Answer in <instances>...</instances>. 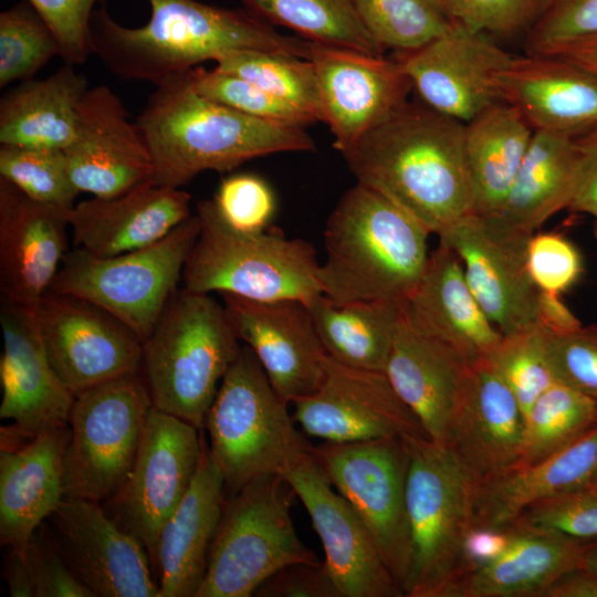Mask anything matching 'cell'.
I'll list each match as a JSON object with an SVG mask.
<instances>
[{
  "instance_id": "cell-1",
  "label": "cell",
  "mask_w": 597,
  "mask_h": 597,
  "mask_svg": "<svg viewBox=\"0 0 597 597\" xmlns=\"http://www.w3.org/2000/svg\"><path fill=\"white\" fill-rule=\"evenodd\" d=\"M464 123L406 102L342 153L357 182L439 235L473 210Z\"/></svg>"
},
{
  "instance_id": "cell-2",
  "label": "cell",
  "mask_w": 597,
  "mask_h": 597,
  "mask_svg": "<svg viewBox=\"0 0 597 597\" xmlns=\"http://www.w3.org/2000/svg\"><path fill=\"white\" fill-rule=\"evenodd\" d=\"M146 24L127 28L106 6L91 21L93 54L121 80L157 85L206 61L242 50L266 51L308 59L310 42L280 33L245 9H227L197 0H147Z\"/></svg>"
},
{
  "instance_id": "cell-3",
  "label": "cell",
  "mask_w": 597,
  "mask_h": 597,
  "mask_svg": "<svg viewBox=\"0 0 597 597\" xmlns=\"http://www.w3.org/2000/svg\"><path fill=\"white\" fill-rule=\"evenodd\" d=\"M188 72L155 85L135 119L151 154L156 185L181 188L207 170L231 171L258 157L315 150L304 127L212 102L193 88Z\"/></svg>"
},
{
  "instance_id": "cell-4",
  "label": "cell",
  "mask_w": 597,
  "mask_h": 597,
  "mask_svg": "<svg viewBox=\"0 0 597 597\" xmlns=\"http://www.w3.org/2000/svg\"><path fill=\"white\" fill-rule=\"evenodd\" d=\"M430 232L398 205L356 182L326 222V259L317 280L334 305L381 301L405 305L427 262Z\"/></svg>"
},
{
  "instance_id": "cell-5",
  "label": "cell",
  "mask_w": 597,
  "mask_h": 597,
  "mask_svg": "<svg viewBox=\"0 0 597 597\" xmlns=\"http://www.w3.org/2000/svg\"><path fill=\"white\" fill-rule=\"evenodd\" d=\"M241 348L222 302L208 293L178 290L143 343L140 373L153 406L203 429Z\"/></svg>"
},
{
  "instance_id": "cell-6",
  "label": "cell",
  "mask_w": 597,
  "mask_h": 597,
  "mask_svg": "<svg viewBox=\"0 0 597 597\" xmlns=\"http://www.w3.org/2000/svg\"><path fill=\"white\" fill-rule=\"evenodd\" d=\"M290 402L270 383L253 352H241L224 375L207 412L205 429L226 498L256 478L280 474L313 453L297 429Z\"/></svg>"
},
{
  "instance_id": "cell-7",
  "label": "cell",
  "mask_w": 597,
  "mask_h": 597,
  "mask_svg": "<svg viewBox=\"0 0 597 597\" xmlns=\"http://www.w3.org/2000/svg\"><path fill=\"white\" fill-rule=\"evenodd\" d=\"M411 564L407 597H449L463 573L462 546L481 482L447 446L405 437Z\"/></svg>"
},
{
  "instance_id": "cell-8",
  "label": "cell",
  "mask_w": 597,
  "mask_h": 597,
  "mask_svg": "<svg viewBox=\"0 0 597 597\" xmlns=\"http://www.w3.org/2000/svg\"><path fill=\"white\" fill-rule=\"evenodd\" d=\"M200 229L187 256L184 289L229 293L255 301L296 300L308 305L322 294L314 247L270 227L241 232L229 227L211 199L198 201Z\"/></svg>"
},
{
  "instance_id": "cell-9",
  "label": "cell",
  "mask_w": 597,
  "mask_h": 597,
  "mask_svg": "<svg viewBox=\"0 0 597 597\" xmlns=\"http://www.w3.org/2000/svg\"><path fill=\"white\" fill-rule=\"evenodd\" d=\"M293 495L282 475L269 474L226 498L196 597L254 596L281 568L320 562L294 527Z\"/></svg>"
},
{
  "instance_id": "cell-10",
  "label": "cell",
  "mask_w": 597,
  "mask_h": 597,
  "mask_svg": "<svg viewBox=\"0 0 597 597\" xmlns=\"http://www.w3.org/2000/svg\"><path fill=\"white\" fill-rule=\"evenodd\" d=\"M199 229L195 213L161 240L126 253L97 256L74 248L49 291L97 305L144 343L178 291Z\"/></svg>"
},
{
  "instance_id": "cell-11",
  "label": "cell",
  "mask_w": 597,
  "mask_h": 597,
  "mask_svg": "<svg viewBox=\"0 0 597 597\" xmlns=\"http://www.w3.org/2000/svg\"><path fill=\"white\" fill-rule=\"evenodd\" d=\"M151 407L142 373L75 396L63 458L65 499L105 503L118 492L137 457Z\"/></svg>"
},
{
  "instance_id": "cell-12",
  "label": "cell",
  "mask_w": 597,
  "mask_h": 597,
  "mask_svg": "<svg viewBox=\"0 0 597 597\" xmlns=\"http://www.w3.org/2000/svg\"><path fill=\"white\" fill-rule=\"evenodd\" d=\"M313 457L370 532L404 596L411 564L405 438L314 446Z\"/></svg>"
},
{
  "instance_id": "cell-13",
  "label": "cell",
  "mask_w": 597,
  "mask_h": 597,
  "mask_svg": "<svg viewBox=\"0 0 597 597\" xmlns=\"http://www.w3.org/2000/svg\"><path fill=\"white\" fill-rule=\"evenodd\" d=\"M202 433L203 429L153 406L126 481L103 503L107 514L145 546L150 564L163 526L197 472Z\"/></svg>"
},
{
  "instance_id": "cell-14",
  "label": "cell",
  "mask_w": 597,
  "mask_h": 597,
  "mask_svg": "<svg viewBox=\"0 0 597 597\" xmlns=\"http://www.w3.org/2000/svg\"><path fill=\"white\" fill-rule=\"evenodd\" d=\"M533 234L471 212L438 235L460 259L474 297L502 335L537 324L540 290L527 268Z\"/></svg>"
},
{
  "instance_id": "cell-15",
  "label": "cell",
  "mask_w": 597,
  "mask_h": 597,
  "mask_svg": "<svg viewBox=\"0 0 597 597\" xmlns=\"http://www.w3.org/2000/svg\"><path fill=\"white\" fill-rule=\"evenodd\" d=\"M34 311L49 360L74 396L140 373L142 341L105 310L86 300L49 291Z\"/></svg>"
},
{
  "instance_id": "cell-16",
  "label": "cell",
  "mask_w": 597,
  "mask_h": 597,
  "mask_svg": "<svg viewBox=\"0 0 597 597\" xmlns=\"http://www.w3.org/2000/svg\"><path fill=\"white\" fill-rule=\"evenodd\" d=\"M292 405L303 433L326 442L428 438L385 371L345 366L328 356L318 388Z\"/></svg>"
},
{
  "instance_id": "cell-17",
  "label": "cell",
  "mask_w": 597,
  "mask_h": 597,
  "mask_svg": "<svg viewBox=\"0 0 597 597\" xmlns=\"http://www.w3.org/2000/svg\"><path fill=\"white\" fill-rule=\"evenodd\" d=\"M46 523L66 565L94 597H159L145 546L102 503L64 499Z\"/></svg>"
},
{
  "instance_id": "cell-18",
  "label": "cell",
  "mask_w": 597,
  "mask_h": 597,
  "mask_svg": "<svg viewBox=\"0 0 597 597\" xmlns=\"http://www.w3.org/2000/svg\"><path fill=\"white\" fill-rule=\"evenodd\" d=\"M512 56L490 35L454 21L444 33L397 60L422 103L467 123L502 101L500 77Z\"/></svg>"
},
{
  "instance_id": "cell-19",
  "label": "cell",
  "mask_w": 597,
  "mask_h": 597,
  "mask_svg": "<svg viewBox=\"0 0 597 597\" xmlns=\"http://www.w3.org/2000/svg\"><path fill=\"white\" fill-rule=\"evenodd\" d=\"M307 60L317 80L322 122L341 154L404 105L412 90L397 59L310 42Z\"/></svg>"
},
{
  "instance_id": "cell-20",
  "label": "cell",
  "mask_w": 597,
  "mask_h": 597,
  "mask_svg": "<svg viewBox=\"0 0 597 597\" xmlns=\"http://www.w3.org/2000/svg\"><path fill=\"white\" fill-rule=\"evenodd\" d=\"M282 476L311 517L339 597L402 596L370 532L313 453Z\"/></svg>"
},
{
  "instance_id": "cell-21",
  "label": "cell",
  "mask_w": 597,
  "mask_h": 597,
  "mask_svg": "<svg viewBox=\"0 0 597 597\" xmlns=\"http://www.w3.org/2000/svg\"><path fill=\"white\" fill-rule=\"evenodd\" d=\"M128 117L123 101L107 85L84 93L74 139L63 149L80 192L109 198L154 181L151 154Z\"/></svg>"
},
{
  "instance_id": "cell-22",
  "label": "cell",
  "mask_w": 597,
  "mask_h": 597,
  "mask_svg": "<svg viewBox=\"0 0 597 597\" xmlns=\"http://www.w3.org/2000/svg\"><path fill=\"white\" fill-rule=\"evenodd\" d=\"M219 295L238 338L253 352L283 399L292 404L318 388L327 355L306 304Z\"/></svg>"
},
{
  "instance_id": "cell-23",
  "label": "cell",
  "mask_w": 597,
  "mask_h": 597,
  "mask_svg": "<svg viewBox=\"0 0 597 597\" xmlns=\"http://www.w3.org/2000/svg\"><path fill=\"white\" fill-rule=\"evenodd\" d=\"M0 418L6 431L22 441L69 426L74 394L61 381L46 355L34 306L1 300Z\"/></svg>"
},
{
  "instance_id": "cell-24",
  "label": "cell",
  "mask_w": 597,
  "mask_h": 597,
  "mask_svg": "<svg viewBox=\"0 0 597 597\" xmlns=\"http://www.w3.org/2000/svg\"><path fill=\"white\" fill-rule=\"evenodd\" d=\"M71 210L38 202L0 178V291L35 306L67 251Z\"/></svg>"
},
{
  "instance_id": "cell-25",
  "label": "cell",
  "mask_w": 597,
  "mask_h": 597,
  "mask_svg": "<svg viewBox=\"0 0 597 597\" xmlns=\"http://www.w3.org/2000/svg\"><path fill=\"white\" fill-rule=\"evenodd\" d=\"M523 431L524 416L511 389L486 359L471 365L444 446L482 483L516 465Z\"/></svg>"
},
{
  "instance_id": "cell-26",
  "label": "cell",
  "mask_w": 597,
  "mask_h": 597,
  "mask_svg": "<svg viewBox=\"0 0 597 597\" xmlns=\"http://www.w3.org/2000/svg\"><path fill=\"white\" fill-rule=\"evenodd\" d=\"M402 316L416 332L443 344L469 365L485 359L503 336L474 297L460 259L441 243L429 254Z\"/></svg>"
},
{
  "instance_id": "cell-27",
  "label": "cell",
  "mask_w": 597,
  "mask_h": 597,
  "mask_svg": "<svg viewBox=\"0 0 597 597\" xmlns=\"http://www.w3.org/2000/svg\"><path fill=\"white\" fill-rule=\"evenodd\" d=\"M190 202L191 195L181 188L154 181L119 196L80 201L70 213L74 248L113 256L148 247L191 216Z\"/></svg>"
},
{
  "instance_id": "cell-28",
  "label": "cell",
  "mask_w": 597,
  "mask_h": 597,
  "mask_svg": "<svg viewBox=\"0 0 597 597\" xmlns=\"http://www.w3.org/2000/svg\"><path fill=\"white\" fill-rule=\"evenodd\" d=\"M500 90L534 132L574 137L597 124V76L561 56L513 55Z\"/></svg>"
},
{
  "instance_id": "cell-29",
  "label": "cell",
  "mask_w": 597,
  "mask_h": 597,
  "mask_svg": "<svg viewBox=\"0 0 597 597\" xmlns=\"http://www.w3.org/2000/svg\"><path fill=\"white\" fill-rule=\"evenodd\" d=\"M224 501L223 479L202 433L195 478L158 536L151 567L159 597H196Z\"/></svg>"
},
{
  "instance_id": "cell-30",
  "label": "cell",
  "mask_w": 597,
  "mask_h": 597,
  "mask_svg": "<svg viewBox=\"0 0 597 597\" xmlns=\"http://www.w3.org/2000/svg\"><path fill=\"white\" fill-rule=\"evenodd\" d=\"M70 437V426H64L1 449V546L24 553L36 528L65 499L63 458Z\"/></svg>"
},
{
  "instance_id": "cell-31",
  "label": "cell",
  "mask_w": 597,
  "mask_h": 597,
  "mask_svg": "<svg viewBox=\"0 0 597 597\" xmlns=\"http://www.w3.org/2000/svg\"><path fill=\"white\" fill-rule=\"evenodd\" d=\"M494 561L464 572L449 597H542L563 574L580 567L591 541H580L517 520Z\"/></svg>"
},
{
  "instance_id": "cell-32",
  "label": "cell",
  "mask_w": 597,
  "mask_h": 597,
  "mask_svg": "<svg viewBox=\"0 0 597 597\" xmlns=\"http://www.w3.org/2000/svg\"><path fill=\"white\" fill-rule=\"evenodd\" d=\"M470 366L443 344L416 332L402 316L385 373L428 438L446 444Z\"/></svg>"
},
{
  "instance_id": "cell-33",
  "label": "cell",
  "mask_w": 597,
  "mask_h": 597,
  "mask_svg": "<svg viewBox=\"0 0 597 597\" xmlns=\"http://www.w3.org/2000/svg\"><path fill=\"white\" fill-rule=\"evenodd\" d=\"M597 478V426L578 440L528 465H516L479 486L473 525L505 527L533 504L591 486Z\"/></svg>"
},
{
  "instance_id": "cell-34",
  "label": "cell",
  "mask_w": 597,
  "mask_h": 597,
  "mask_svg": "<svg viewBox=\"0 0 597 597\" xmlns=\"http://www.w3.org/2000/svg\"><path fill=\"white\" fill-rule=\"evenodd\" d=\"M87 88L86 76L70 64L46 78L20 82L0 101V145L65 149Z\"/></svg>"
},
{
  "instance_id": "cell-35",
  "label": "cell",
  "mask_w": 597,
  "mask_h": 597,
  "mask_svg": "<svg viewBox=\"0 0 597 597\" xmlns=\"http://www.w3.org/2000/svg\"><path fill=\"white\" fill-rule=\"evenodd\" d=\"M578 178L579 154L574 137L534 132L504 203L494 217L533 234L552 216L568 210Z\"/></svg>"
},
{
  "instance_id": "cell-36",
  "label": "cell",
  "mask_w": 597,
  "mask_h": 597,
  "mask_svg": "<svg viewBox=\"0 0 597 597\" xmlns=\"http://www.w3.org/2000/svg\"><path fill=\"white\" fill-rule=\"evenodd\" d=\"M534 129L506 102H498L464 123V153L473 213L494 216L502 208L533 138Z\"/></svg>"
},
{
  "instance_id": "cell-37",
  "label": "cell",
  "mask_w": 597,
  "mask_h": 597,
  "mask_svg": "<svg viewBox=\"0 0 597 597\" xmlns=\"http://www.w3.org/2000/svg\"><path fill=\"white\" fill-rule=\"evenodd\" d=\"M307 308L328 357L345 366L385 371L402 305L381 301L334 305L321 294Z\"/></svg>"
},
{
  "instance_id": "cell-38",
  "label": "cell",
  "mask_w": 597,
  "mask_h": 597,
  "mask_svg": "<svg viewBox=\"0 0 597 597\" xmlns=\"http://www.w3.org/2000/svg\"><path fill=\"white\" fill-rule=\"evenodd\" d=\"M271 25L287 28L310 42L385 55L362 22L353 0H240Z\"/></svg>"
},
{
  "instance_id": "cell-39",
  "label": "cell",
  "mask_w": 597,
  "mask_h": 597,
  "mask_svg": "<svg viewBox=\"0 0 597 597\" xmlns=\"http://www.w3.org/2000/svg\"><path fill=\"white\" fill-rule=\"evenodd\" d=\"M596 426L597 402L555 381L535 400L525 416L521 454L516 465H528L544 460Z\"/></svg>"
},
{
  "instance_id": "cell-40",
  "label": "cell",
  "mask_w": 597,
  "mask_h": 597,
  "mask_svg": "<svg viewBox=\"0 0 597 597\" xmlns=\"http://www.w3.org/2000/svg\"><path fill=\"white\" fill-rule=\"evenodd\" d=\"M214 69L238 75L322 122V105L313 64L293 55L242 50L217 61Z\"/></svg>"
},
{
  "instance_id": "cell-41",
  "label": "cell",
  "mask_w": 597,
  "mask_h": 597,
  "mask_svg": "<svg viewBox=\"0 0 597 597\" xmlns=\"http://www.w3.org/2000/svg\"><path fill=\"white\" fill-rule=\"evenodd\" d=\"M362 22L384 49L416 51L452 24L443 0H353Z\"/></svg>"
},
{
  "instance_id": "cell-42",
  "label": "cell",
  "mask_w": 597,
  "mask_h": 597,
  "mask_svg": "<svg viewBox=\"0 0 597 597\" xmlns=\"http://www.w3.org/2000/svg\"><path fill=\"white\" fill-rule=\"evenodd\" d=\"M0 178L32 200L69 210L80 193L57 148L0 145Z\"/></svg>"
},
{
  "instance_id": "cell-43",
  "label": "cell",
  "mask_w": 597,
  "mask_h": 597,
  "mask_svg": "<svg viewBox=\"0 0 597 597\" xmlns=\"http://www.w3.org/2000/svg\"><path fill=\"white\" fill-rule=\"evenodd\" d=\"M59 56L56 40L25 0L0 13V87L32 80L53 57Z\"/></svg>"
},
{
  "instance_id": "cell-44",
  "label": "cell",
  "mask_w": 597,
  "mask_h": 597,
  "mask_svg": "<svg viewBox=\"0 0 597 597\" xmlns=\"http://www.w3.org/2000/svg\"><path fill=\"white\" fill-rule=\"evenodd\" d=\"M485 359L515 396L524 419L556 381L547 359V333L538 324L503 335Z\"/></svg>"
},
{
  "instance_id": "cell-45",
  "label": "cell",
  "mask_w": 597,
  "mask_h": 597,
  "mask_svg": "<svg viewBox=\"0 0 597 597\" xmlns=\"http://www.w3.org/2000/svg\"><path fill=\"white\" fill-rule=\"evenodd\" d=\"M193 88L203 97L239 113L300 127L316 122L301 108L277 98L258 85L214 67L196 66L188 72Z\"/></svg>"
},
{
  "instance_id": "cell-46",
  "label": "cell",
  "mask_w": 597,
  "mask_h": 597,
  "mask_svg": "<svg viewBox=\"0 0 597 597\" xmlns=\"http://www.w3.org/2000/svg\"><path fill=\"white\" fill-rule=\"evenodd\" d=\"M211 201L229 227L248 233L269 229L276 209L270 185L250 172L223 178Z\"/></svg>"
},
{
  "instance_id": "cell-47",
  "label": "cell",
  "mask_w": 597,
  "mask_h": 597,
  "mask_svg": "<svg viewBox=\"0 0 597 597\" xmlns=\"http://www.w3.org/2000/svg\"><path fill=\"white\" fill-rule=\"evenodd\" d=\"M547 359L556 381L597 402V324L547 334Z\"/></svg>"
},
{
  "instance_id": "cell-48",
  "label": "cell",
  "mask_w": 597,
  "mask_h": 597,
  "mask_svg": "<svg viewBox=\"0 0 597 597\" xmlns=\"http://www.w3.org/2000/svg\"><path fill=\"white\" fill-rule=\"evenodd\" d=\"M548 0H443L453 21L490 34L511 35L528 31Z\"/></svg>"
},
{
  "instance_id": "cell-49",
  "label": "cell",
  "mask_w": 597,
  "mask_h": 597,
  "mask_svg": "<svg viewBox=\"0 0 597 597\" xmlns=\"http://www.w3.org/2000/svg\"><path fill=\"white\" fill-rule=\"evenodd\" d=\"M52 31L64 64L81 65L93 54L91 21L107 0H27Z\"/></svg>"
},
{
  "instance_id": "cell-50",
  "label": "cell",
  "mask_w": 597,
  "mask_h": 597,
  "mask_svg": "<svg viewBox=\"0 0 597 597\" xmlns=\"http://www.w3.org/2000/svg\"><path fill=\"white\" fill-rule=\"evenodd\" d=\"M597 34V0H548L527 31L526 54H543L580 38Z\"/></svg>"
},
{
  "instance_id": "cell-51",
  "label": "cell",
  "mask_w": 597,
  "mask_h": 597,
  "mask_svg": "<svg viewBox=\"0 0 597 597\" xmlns=\"http://www.w3.org/2000/svg\"><path fill=\"white\" fill-rule=\"evenodd\" d=\"M519 520L580 541H596L597 488L587 486L537 502Z\"/></svg>"
},
{
  "instance_id": "cell-52",
  "label": "cell",
  "mask_w": 597,
  "mask_h": 597,
  "mask_svg": "<svg viewBox=\"0 0 597 597\" xmlns=\"http://www.w3.org/2000/svg\"><path fill=\"white\" fill-rule=\"evenodd\" d=\"M527 268L540 291L561 294L577 283L584 264L578 249L567 238L546 232L530 239Z\"/></svg>"
},
{
  "instance_id": "cell-53",
  "label": "cell",
  "mask_w": 597,
  "mask_h": 597,
  "mask_svg": "<svg viewBox=\"0 0 597 597\" xmlns=\"http://www.w3.org/2000/svg\"><path fill=\"white\" fill-rule=\"evenodd\" d=\"M23 554L35 597H94L66 565L46 521L33 533Z\"/></svg>"
},
{
  "instance_id": "cell-54",
  "label": "cell",
  "mask_w": 597,
  "mask_h": 597,
  "mask_svg": "<svg viewBox=\"0 0 597 597\" xmlns=\"http://www.w3.org/2000/svg\"><path fill=\"white\" fill-rule=\"evenodd\" d=\"M259 597H339L324 564L295 563L269 577L256 589Z\"/></svg>"
},
{
  "instance_id": "cell-55",
  "label": "cell",
  "mask_w": 597,
  "mask_h": 597,
  "mask_svg": "<svg viewBox=\"0 0 597 597\" xmlns=\"http://www.w3.org/2000/svg\"><path fill=\"white\" fill-rule=\"evenodd\" d=\"M574 139L579 154V178L568 210L589 214L594 219L597 238V124L574 136Z\"/></svg>"
},
{
  "instance_id": "cell-56",
  "label": "cell",
  "mask_w": 597,
  "mask_h": 597,
  "mask_svg": "<svg viewBox=\"0 0 597 597\" xmlns=\"http://www.w3.org/2000/svg\"><path fill=\"white\" fill-rule=\"evenodd\" d=\"M509 540V526L472 525L464 537L462 546L463 573L498 558L506 548Z\"/></svg>"
},
{
  "instance_id": "cell-57",
  "label": "cell",
  "mask_w": 597,
  "mask_h": 597,
  "mask_svg": "<svg viewBox=\"0 0 597 597\" xmlns=\"http://www.w3.org/2000/svg\"><path fill=\"white\" fill-rule=\"evenodd\" d=\"M536 322L552 335L566 334L579 328L583 324L563 303L559 294L540 291L536 308Z\"/></svg>"
},
{
  "instance_id": "cell-58",
  "label": "cell",
  "mask_w": 597,
  "mask_h": 597,
  "mask_svg": "<svg viewBox=\"0 0 597 597\" xmlns=\"http://www.w3.org/2000/svg\"><path fill=\"white\" fill-rule=\"evenodd\" d=\"M542 597H597V577L580 566L558 577Z\"/></svg>"
},
{
  "instance_id": "cell-59",
  "label": "cell",
  "mask_w": 597,
  "mask_h": 597,
  "mask_svg": "<svg viewBox=\"0 0 597 597\" xmlns=\"http://www.w3.org/2000/svg\"><path fill=\"white\" fill-rule=\"evenodd\" d=\"M2 577L11 597H35L32 577L23 553L8 548L3 558Z\"/></svg>"
},
{
  "instance_id": "cell-60",
  "label": "cell",
  "mask_w": 597,
  "mask_h": 597,
  "mask_svg": "<svg viewBox=\"0 0 597 597\" xmlns=\"http://www.w3.org/2000/svg\"><path fill=\"white\" fill-rule=\"evenodd\" d=\"M543 54L566 59L597 76V34L563 43Z\"/></svg>"
},
{
  "instance_id": "cell-61",
  "label": "cell",
  "mask_w": 597,
  "mask_h": 597,
  "mask_svg": "<svg viewBox=\"0 0 597 597\" xmlns=\"http://www.w3.org/2000/svg\"><path fill=\"white\" fill-rule=\"evenodd\" d=\"M582 566L597 577V540L589 543Z\"/></svg>"
},
{
  "instance_id": "cell-62",
  "label": "cell",
  "mask_w": 597,
  "mask_h": 597,
  "mask_svg": "<svg viewBox=\"0 0 597 597\" xmlns=\"http://www.w3.org/2000/svg\"><path fill=\"white\" fill-rule=\"evenodd\" d=\"M591 486H596L597 488V478L595 479L594 483Z\"/></svg>"
}]
</instances>
